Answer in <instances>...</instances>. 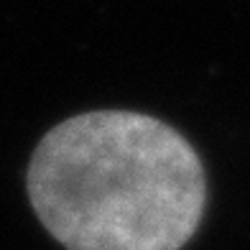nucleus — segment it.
Here are the masks:
<instances>
[{
	"mask_svg": "<svg viewBox=\"0 0 250 250\" xmlns=\"http://www.w3.org/2000/svg\"><path fill=\"white\" fill-rule=\"evenodd\" d=\"M26 189L66 250H181L207 209L194 146L135 110H92L54 125L31 156Z\"/></svg>",
	"mask_w": 250,
	"mask_h": 250,
	"instance_id": "1",
	"label": "nucleus"
}]
</instances>
